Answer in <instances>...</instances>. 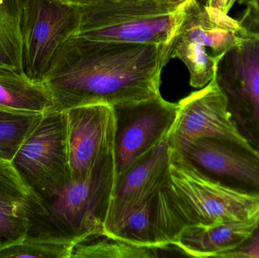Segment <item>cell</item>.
<instances>
[{
  "instance_id": "6da1fadb",
  "label": "cell",
  "mask_w": 259,
  "mask_h": 258,
  "mask_svg": "<svg viewBox=\"0 0 259 258\" xmlns=\"http://www.w3.org/2000/svg\"><path fill=\"white\" fill-rule=\"evenodd\" d=\"M162 45L71 36L56 50L42 83L56 111L109 106L159 95Z\"/></svg>"
},
{
  "instance_id": "7a4b0ae2",
  "label": "cell",
  "mask_w": 259,
  "mask_h": 258,
  "mask_svg": "<svg viewBox=\"0 0 259 258\" xmlns=\"http://www.w3.org/2000/svg\"><path fill=\"white\" fill-rule=\"evenodd\" d=\"M115 180L114 153L86 180L70 179L44 200L45 212L31 220L32 231L74 245L104 232Z\"/></svg>"
},
{
  "instance_id": "3957f363",
  "label": "cell",
  "mask_w": 259,
  "mask_h": 258,
  "mask_svg": "<svg viewBox=\"0 0 259 258\" xmlns=\"http://www.w3.org/2000/svg\"><path fill=\"white\" fill-rule=\"evenodd\" d=\"M248 34L241 22L228 14L198 0H187L173 36L162 45L163 62L165 66L170 59L182 61L190 73V85L202 88L214 78L219 61Z\"/></svg>"
},
{
  "instance_id": "277c9868",
  "label": "cell",
  "mask_w": 259,
  "mask_h": 258,
  "mask_svg": "<svg viewBox=\"0 0 259 258\" xmlns=\"http://www.w3.org/2000/svg\"><path fill=\"white\" fill-rule=\"evenodd\" d=\"M186 3L174 6L157 0H99L78 6L80 24L75 35L94 40L165 45L182 19Z\"/></svg>"
},
{
  "instance_id": "5b68a950",
  "label": "cell",
  "mask_w": 259,
  "mask_h": 258,
  "mask_svg": "<svg viewBox=\"0 0 259 258\" xmlns=\"http://www.w3.org/2000/svg\"><path fill=\"white\" fill-rule=\"evenodd\" d=\"M169 176L190 226L244 221L259 214V197L235 192L208 180L171 149Z\"/></svg>"
},
{
  "instance_id": "8992f818",
  "label": "cell",
  "mask_w": 259,
  "mask_h": 258,
  "mask_svg": "<svg viewBox=\"0 0 259 258\" xmlns=\"http://www.w3.org/2000/svg\"><path fill=\"white\" fill-rule=\"evenodd\" d=\"M214 79L237 131L259 153V34L249 32L225 54Z\"/></svg>"
},
{
  "instance_id": "52a82bcc",
  "label": "cell",
  "mask_w": 259,
  "mask_h": 258,
  "mask_svg": "<svg viewBox=\"0 0 259 258\" xmlns=\"http://www.w3.org/2000/svg\"><path fill=\"white\" fill-rule=\"evenodd\" d=\"M12 162L42 201L70 180L66 111L44 115Z\"/></svg>"
},
{
  "instance_id": "ba28073f",
  "label": "cell",
  "mask_w": 259,
  "mask_h": 258,
  "mask_svg": "<svg viewBox=\"0 0 259 258\" xmlns=\"http://www.w3.org/2000/svg\"><path fill=\"white\" fill-rule=\"evenodd\" d=\"M78 6L60 0H29L21 13V66L31 80L42 82L53 55L77 33Z\"/></svg>"
},
{
  "instance_id": "9c48e42d",
  "label": "cell",
  "mask_w": 259,
  "mask_h": 258,
  "mask_svg": "<svg viewBox=\"0 0 259 258\" xmlns=\"http://www.w3.org/2000/svg\"><path fill=\"white\" fill-rule=\"evenodd\" d=\"M171 150L208 180L235 192L259 197V153L245 139L199 138Z\"/></svg>"
},
{
  "instance_id": "30bf717a",
  "label": "cell",
  "mask_w": 259,
  "mask_h": 258,
  "mask_svg": "<svg viewBox=\"0 0 259 258\" xmlns=\"http://www.w3.org/2000/svg\"><path fill=\"white\" fill-rule=\"evenodd\" d=\"M115 116V177L167 137L176 120L178 105L161 94L112 106Z\"/></svg>"
},
{
  "instance_id": "8fae6325",
  "label": "cell",
  "mask_w": 259,
  "mask_h": 258,
  "mask_svg": "<svg viewBox=\"0 0 259 258\" xmlns=\"http://www.w3.org/2000/svg\"><path fill=\"white\" fill-rule=\"evenodd\" d=\"M70 178L84 180L114 153L115 116L112 106L89 105L66 111Z\"/></svg>"
},
{
  "instance_id": "7c38bea8",
  "label": "cell",
  "mask_w": 259,
  "mask_h": 258,
  "mask_svg": "<svg viewBox=\"0 0 259 258\" xmlns=\"http://www.w3.org/2000/svg\"><path fill=\"white\" fill-rule=\"evenodd\" d=\"M167 136L171 149L203 137L243 139L234 126L227 98L213 78L200 90L183 98Z\"/></svg>"
},
{
  "instance_id": "4fadbf2b",
  "label": "cell",
  "mask_w": 259,
  "mask_h": 258,
  "mask_svg": "<svg viewBox=\"0 0 259 258\" xmlns=\"http://www.w3.org/2000/svg\"><path fill=\"white\" fill-rule=\"evenodd\" d=\"M170 147L167 137L115 177L104 233L112 235L124 220L169 174Z\"/></svg>"
},
{
  "instance_id": "5bb4252c",
  "label": "cell",
  "mask_w": 259,
  "mask_h": 258,
  "mask_svg": "<svg viewBox=\"0 0 259 258\" xmlns=\"http://www.w3.org/2000/svg\"><path fill=\"white\" fill-rule=\"evenodd\" d=\"M259 222V214L244 221L186 227L174 245L186 255L219 257L246 240Z\"/></svg>"
},
{
  "instance_id": "9a60e30c",
  "label": "cell",
  "mask_w": 259,
  "mask_h": 258,
  "mask_svg": "<svg viewBox=\"0 0 259 258\" xmlns=\"http://www.w3.org/2000/svg\"><path fill=\"white\" fill-rule=\"evenodd\" d=\"M0 111L46 115L56 111L54 100L42 82L23 73L0 68Z\"/></svg>"
},
{
  "instance_id": "2e32d148",
  "label": "cell",
  "mask_w": 259,
  "mask_h": 258,
  "mask_svg": "<svg viewBox=\"0 0 259 258\" xmlns=\"http://www.w3.org/2000/svg\"><path fill=\"white\" fill-rule=\"evenodd\" d=\"M0 209L30 220L44 215L42 198L27 184L12 161L0 152Z\"/></svg>"
},
{
  "instance_id": "e0dca14e",
  "label": "cell",
  "mask_w": 259,
  "mask_h": 258,
  "mask_svg": "<svg viewBox=\"0 0 259 258\" xmlns=\"http://www.w3.org/2000/svg\"><path fill=\"white\" fill-rule=\"evenodd\" d=\"M157 189L143 200L110 236L140 246L159 249L168 248L170 245L164 242L157 218Z\"/></svg>"
},
{
  "instance_id": "ac0fdd59",
  "label": "cell",
  "mask_w": 259,
  "mask_h": 258,
  "mask_svg": "<svg viewBox=\"0 0 259 258\" xmlns=\"http://www.w3.org/2000/svg\"><path fill=\"white\" fill-rule=\"evenodd\" d=\"M167 249L134 245L106 233L89 236L73 245L71 258H151Z\"/></svg>"
},
{
  "instance_id": "d6986e66",
  "label": "cell",
  "mask_w": 259,
  "mask_h": 258,
  "mask_svg": "<svg viewBox=\"0 0 259 258\" xmlns=\"http://www.w3.org/2000/svg\"><path fill=\"white\" fill-rule=\"evenodd\" d=\"M21 13L18 0H0V68L23 73Z\"/></svg>"
},
{
  "instance_id": "ffe728a7",
  "label": "cell",
  "mask_w": 259,
  "mask_h": 258,
  "mask_svg": "<svg viewBox=\"0 0 259 258\" xmlns=\"http://www.w3.org/2000/svg\"><path fill=\"white\" fill-rule=\"evenodd\" d=\"M44 115L0 111V152L6 159L12 161Z\"/></svg>"
},
{
  "instance_id": "44dd1931",
  "label": "cell",
  "mask_w": 259,
  "mask_h": 258,
  "mask_svg": "<svg viewBox=\"0 0 259 258\" xmlns=\"http://www.w3.org/2000/svg\"><path fill=\"white\" fill-rule=\"evenodd\" d=\"M72 248L53 236L30 230L22 242L0 251V258H71Z\"/></svg>"
},
{
  "instance_id": "7402d4cb",
  "label": "cell",
  "mask_w": 259,
  "mask_h": 258,
  "mask_svg": "<svg viewBox=\"0 0 259 258\" xmlns=\"http://www.w3.org/2000/svg\"><path fill=\"white\" fill-rule=\"evenodd\" d=\"M31 226L30 218L12 215L0 209V251L22 242Z\"/></svg>"
},
{
  "instance_id": "603a6c76",
  "label": "cell",
  "mask_w": 259,
  "mask_h": 258,
  "mask_svg": "<svg viewBox=\"0 0 259 258\" xmlns=\"http://www.w3.org/2000/svg\"><path fill=\"white\" fill-rule=\"evenodd\" d=\"M220 258H259V222L250 236L237 248L220 254Z\"/></svg>"
},
{
  "instance_id": "cb8c5ba5",
  "label": "cell",
  "mask_w": 259,
  "mask_h": 258,
  "mask_svg": "<svg viewBox=\"0 0 259 258\" xmlns=\"http://www.w3.org/2000/svg\"><path fill=\"white\" fill-rule=\"evenodd\" d=\"M246 11L242 20V25L251 33L259 34V0H245Z\"/></svg>"
},
{
  "instance_id": "d4e9b609",
  "label": "cell",
  "mask_w": 259,
  "mask_h": 258,
  "mask_svg": "<svg viewBox=\"0 0 259 258\" xmlns=\"http://www.w3.org/2000/svg\"><path fill=\"white\" fill-rule=\"evenodd\" d=\"M237 0H207L206 6L218 9L225 14H228L232 6Z\"/></svg>"
},
{
  "instance_id": "484cf974",
  "label": "cell",
  "mask_w": 259,
  "mask_h": 258,
  "mask_svg": "<svg viewBox=\"0 0 259 258\" xmlns=\"http://www.w3.org/2000/svg\"><path fill=\"white\" fill-rule=\"evenodd\" d=\"M60 1L68 3V4L72 5V6H83L92 4V3H96V2L99 1V0H60Z\"/></svg>"
},
{
  "instance_id": "4316f807",
  "label": "cell",
  "mask_w": 259,
  "mask_h": 258,
  "mask_svg": "<svg viewBox=\"0 0 259 258\" xmlns=\"http://www.w3.org/2000/svg\"><path fill=\"white\" fill-rule=\"evenodd\" d=\"M157 1L164 4L170 5V6H180L186 3L187 0H157Z\"/></svg>"
},
{
  "instance_id": "83f0119b",
  "label": "cell",
  "mask_w": 259,
  "mask_h": 258,
  "mask_svg": "<svg viewBox=\"0 0 259 258\" xmlns=\"http://www.w3.org/2000/svg\"><path fill=\"white\" fill-rule=\"evenodd\" d=\"M19 1L20 4H21V7H24V5L26 4V3H27V2L29 1V0H18Z\"/></svg>"
},
{
  "instance_id": "f1b7e54d",
  "label": "cell",
  "mask_w": 259,
  "mask_h": 258,
  "mask_svg": "<svg viewBox=\"0 0 259 258\" xmlns=\"http://www.w3.org/2000/svg\"><path fill=\"white\" fill-rule=\"evenodd\" d=\"M238 1L239 4L243 5V3H244L245 0H237Z\"/></svg>"
},
{
  "instance_id": "f546056e",
  "label": "cell",
  "mask_w": 259,
  "mask_h": 258,
  "mask_svg": "<svg viewBox=\"0 0 259 258\" xmlns=\"http://www.w3.org/2000/svg\"><path fill=\"white\" fill-rule=\"evenodd\" d=\"M121 1H131V0H121Z\"/></svg>"
}]
</instances>
